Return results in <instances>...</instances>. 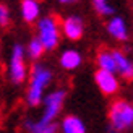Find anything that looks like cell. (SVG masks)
I'll return each instance as SVG.
<instances>
[{"instance_id": "cell-9", "label": "cell", "mask_w": 133, "mask_h": 133, "mask_svg": "<svg viewBox=\"0 0 133 133\" xmlns=\"http://www.w3.org/2000/svg\"><path fill=\"white\" fill-rule=\"evenodd\" d=\"M115 60V73L125 81H133V58L128 57L122 49H112Z\"/></svg>"}, {"instance_id": "cell-12", "label": "cell", "mask_w": 133, "mask_h": 133, "mask_svg": "<svg viewBox=\"0 0 133 133\" xmlns=\"http://www.w3.org/2000/svg\"><path fill=\"white\" fill-rule=\"evenodd\" d=\"M58 63L63 70L66 71H73L81 66L83 63V55L78 49H65L62 50L60 57H58Z\"/></svg>"}, {"instance_id": "cell-13", "label": "cell", "mask_w": 133, "mask_h": 133, "mask_svg": "<svg viewBox=\"0 0 133 133\" xmlns=\"http://www.w3.org/2000/svg\"><path fill=\"white\" fill-rule=\"evenodd\" d=\"M24 49H26V57L31 62H39L42 58V55L45 54V49H44V45L39 41L37 36H32L28 41V44L24 45Z\"/></svg>"}, {"instance_id": "cell-11", "label": "cell", "mask_w": 133, "mask_h": 133, "mask_svg": "<svg viewBox=\"0 0 133 133\" xmlns=\"http://www.w3.org/2000/svg\"><path fill=\"white\" fill-rule=\"evenodd\" d=\"M58 131L60 133H88V128H86V123L83 122L81 117H78L75 114H68L58 123Z\"/></svg>"}, {"instance_id": "cell-10", "label": "cell", "mask_w": 133, "mask_h": 133, "mask_svg": "<svg viewBox=\"0 0 133 133\" xmlns=\"http://www.w3.org/2000/svg\"><path fill=\"white\" fill-rule=\"evenodd\" d=\"M19 15L26 24H34L41 18V2L37 0H21L19 2Z\"/></svg>"}, {"instance_id": "cell-6", "label": "cell", "mask_w": 133, "mask_h": 133, "mask_svg": "<svg viewBox=\"0 0 133 133\" xmlns=\"http://www.w3.org/2000/svg\"><path fill=\"white\" fill-rule=\"evenodd\" d=\"M94 83L104 96H114L120 91V78L117 73L97 68L94 71Z\"/></svg>"}, {"instance_id": "cell-15", "label": "cell", "mask_w": 133, "mask_h": 133, "mask_svg": "<svg viewBox=\"0 0 133 133\" xmlns=\"http://www.w3.org/2000/svg\"><path fill=\"white\" fill-rule=\"evenodd\" d=\"M91 5H92V8H94V11L99 16L109 18V16H112V15L117 13L115 6L112 5L110 0H91Z\"/></svg>"}, {"instance_id": "cell-7", "label": "cell", "mask_w": 133, "mask_h": 133, "mask_svg": "<svg viewBox=\"0 0 133 133\" xmlns=\"http://www.w3.org/2000/svg\"><path fill=\"white\" fill-rule=\"evenodd\" d=\"M60 29L63 37L76 42L84 36V19L79 15H68L60 21Z\"/></svg>"}, {"instance_id": "cell-1", "label": "cell", "mask_w": 133, "mask_h": 133, "mask_svg": "<svg viewBox=\"0 0 133 133\" xmlns=\"http://www.w3.org/2000/svg\"><path fill=\"white\" fill-rule=\"evenodd\" d=\"M65 99H66V89L65 88H57L50 92H45L44 99H42V114L37 118H26L24 120V130L28 133H36L42 127L49 125L52 122H55L60 112L65 105Z\"/></svg>"}, {"instance_id": "cell-3", "label": "cell", "mask_w": 133, "mask_h": 133, "mask_svg": "<svg viewBox=\"0 0 133 133\" xmlns=\"http://www.w3.org/2000/svg\"><path fill=\"white\" fill-rule=\"evenodd\" d=\"M107 118V133H128L133 128V102L127 99L112 101Z\"/></svg>"}, {"instance_id": "cell-4", "label": "cell", "mask_w": 133, "mask_h": 133, "mask_svg": "<svg viewBox=\"0 0 133 133\" xmlns=\"http://www.w3.org/2000/svg\"><path fill=\"white\" fill-rule=\"evenodd\" d=\"M29 75V66H28V57H26L24 44L15 42L10 49L8 63H6V76L8 81L13 86H21L26 83Z\"/></svg>"}, {"instance_id": "cell-17", "label": "cell", "mask_w": 133, "mask_h": 133, "mask_svg": "<svg viewBox=\"0 0 133 133\" xmlns=\"http://www.w3.org/2000/svg\"><path fill=\"white\" fill-rule=\"evenodd\" d=\"M36 133H58V125L55 122H52L49 125H45V127H42L41 130L36 131Z\"/></svg>"}, {"instance_id": "cell-14", "label": "cell", "mask_w": 133, "mask_h": 133, "mask_svg": "<svg viewBox=\"0 0 133 133\" xmlns=\"http://www.w3.org/2000/svg\"><path fill=\"white\" fill-rule=\"evenodd\" d=\"M96 63H97V68L115 73V60H114V55H112V49H101L99 50L97 55H96Z\"/></svg>"}, {"instance_id": "cell-8", "label": "cell", "mask_w": 133, "mask_h": 133, "mask_svg": "<svg viewBox=\"0 0 133 133\" xmlns=\"http://www.w3.org/2000/svg\"><path fill=\"white\" fill-rule=\"evenodd\" d=\"M105 31L114 41H118V42H128V39H130L128 24L125 21V18L117 15V13L109 16V19L105 21Z\"/></svg>"}, {"instance_id": "cell-16", "label": "cell", "mask_w": 133, "mask_h": 133, "mask_svg": "<svg viewBox=\"0 0 133 133\" xmlns=\"http://www.w3.org/2000/svg\"><path fill=\"white\" fill-rule=\"evenodd\" d=\"M11 23V11L6 3L0 2V28H8Z\"/></svg>"}, {"instance_id": "cell-2", "label": "cell", "mask_w": 133, "mask_h": 133, "mask_svg": "<svg viewBox=\"0 0 133 133\" xmlns=\"http://www.w3.org/2000/svg\"><path fill=\"white\" fill-rule=\"evenodd\" d=\"M54 79V71L41 62H32L28 75V88H26L24 101L29 107H39L44 99V94Z\"/></svg>"}, {"instance_id": "cell-5", "label": "cell", "mask_w": 133, "mask_h": 133, "mask_svg": "<svg viewBox=\"0 0 133 133\" xmlns=\"http://www.w3.org/2000/svg\"><path fill=\"white\" fill-rule=\"evenodd\" d=\"M36 36L42 42L45 52H52L58 47L62 39L60 21L55 15H44L36 21Z\"/></svg>"}, {"instance_id": "cell-18", "label": "cell", "mask_w": 133, "mask_h": 133, "mask_svg": "<svg viewBox=\"0 0 133 133\" xmlns=\"http://www.w3.org/2000/svg\"><path fill=\"white\" fill-rule=\"evenodd\" d=\"M60 5H75V3H78L79 0H57Z\"/></svg>"}, {"instance_id": "cell-19", "label": "cell", "mask_w": 133, "mask_h": 133, "mask_svg": "<svg viewBox=\"0 0 133 133\" xmlns=\"http://www.w3.org/2000/svg\"><path fill=\"white\" fill-rule=\"evenodd\" d=\"M37 2H42V0H37Z\"/></svg>"}]
</instances>
